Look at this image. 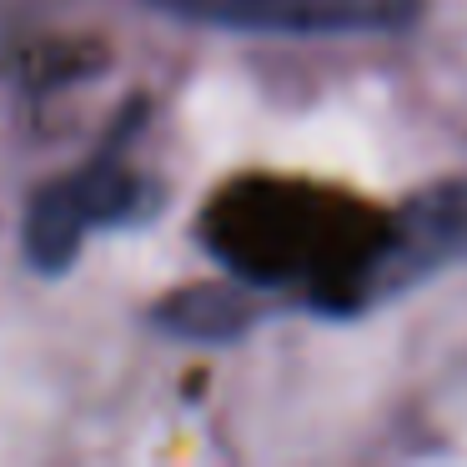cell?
<instances>
[{"instance_id": "6", "label": "cell", "mask_w": 467, "mask_h": 467, "mask_svg": "<svg viewBox=\"0 0 467 467\" xmlns=\"http://www.w3.org/2000/svg\"><path fill=\"white\" fill-rule=\"evenodd\" d=\"M76 196H81V212L91 226H111L121 222V216H131L136 196H141V186H136V176L126 171L116 156H101V161L81 166V171L71 176Z\"/></svg>"}, {"instance_id": "4", "label": "cell", "mask_w": 467, "mask_h": 467, "mask_svg": "<svg viewBox=\"0 0 467 467\" xmlns=\"http://www.w3.org/2000/svg\"><path fill=\"white\" fill-rule=\"evenodd\" d=\"M151 317L186 342H236L256 322V302L232 282H192L166 292Z\"/></svg>"}, {"instance_id": "2", "label": "cell", "mask_w": 467, "mask_h": 467, "mask_svg": "<svg viewBox=\"0 0 467 467\" xmlns=\"http://www.w3.org/2000/svg\"><path fill=\"white\" fill-rule=\"evenodd\" d=\"M156 11L226 31L292 36H397L422 16L427 0H151Z\"/></svg>"}, {"instance_id": "5", "label": "cell", "mask_w": 467, "mask_h": 467, "mask_svg": "<svg viewBox=\"0 0 467 467\" xmlns=\"http://www.w3.org/2000/svg\"><path fill=\"white\" fill-rule=\"evenodd\" d=\"M91 232L81 212V196H76L71 176L66 182H51L41 196L31 202V216H26V252L41 272H66V262L76 256L81 236Z\"/></svg>"}, {"instance_id": "3", "label": "cell", "mask_w": 467, "mask_h": 467, "mask_svg": "<svg viewBox=\"0 0 467 467\" xmlns=\"http://www.w3.org/2000/svg\"><path fill=\"white\" fill-rule=\"evenodd\" d=\"M467 252V182H442L412 196L397 216H387L382 246L362 282V306L402 296L407 286L442 272L452 256Z\"/></svg>"}, {"instance_id": "1", "label": "cell", "mask_w": 467, "mask_h": 467, "mask_svg": "<svg viewBox=\"0 0 467 467\" xmlns=\"http://www.w3.org/2000/svg\"><path fill=\"white\" fill-rule=\"evenodd\" d=\"M387 216L317 186L242 182L206 212V246L246 282H302L327 312H362Z\"/></svg>"}]
</instances>
